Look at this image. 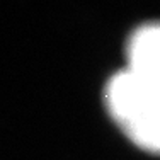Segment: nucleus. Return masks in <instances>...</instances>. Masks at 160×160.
Here are the masks:
<instances>
[{
	"instance_id": "f03ea898",
	"label": "nucleus",
	"mask_w": 160,
	"mask_h": 160,
	"mask_svg": "<svg viewBox=\"0 0 160 160\" xmlns=\"http://www.w3.org/2000/svg\"><path fill=\"white\" fill-rule=\"evenodd\" d=\"M126 70L160 96V22L140 26L129 36Z\"/></svg>"
},
{
	"instance_id": "f257e3e1",
	"label": "nucleus",
	"mask_w": 160,
	"mask_h": 160,
	"mask_svg": "<svg viewBox=\"0 0 160 160\" xmlns=\"http://www.w3.org/2000/svg\"><path fill=\"white\" fill-rule=\"evenodd\" d=\"M106 108L136 147L160 152V96L124 68L108 82Z\"/></svg>"
}]
</instances>
